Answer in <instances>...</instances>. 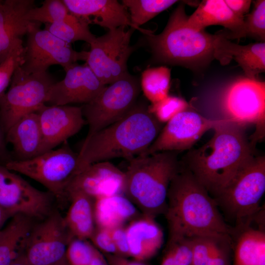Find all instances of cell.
<instances>
[{"label": "cell", "mask_w": 265, "mask_h": 265, "mask_svg": "<svg viewBox=\"0 0 265 265\" xmlns=\"http://www.w3.org/2000/svg\"><path fill=\"white\" fill-rule=\"evenodd\" d=\"M181 164L167 192L164 214L168 228L167 245L182 238L233 237L236 229L225 221L215 200L191 172Z\"/></svg>", "instance_id": "6da1fadb"}, {"label": "cell", "mask_w": 265, "mask_h": 265, "mask_svg": "<svg viewBox=\"0 0 265 265\" xmlns=\"http://www.w3.org/2000/svg\"><path fill=\"white\" fill-rule=\"evenodd\" d=\"M245 126L227 120L213 129V136L197 149H191L181 162L215 198L255 156V145Z\"/></svg>", "instance_id": "7a4b0ae2"}, {"label": "cell", "mask_w": 265, "mask_h": 265, "mask_svg": "<svg viewBox=\"0 0 265 265\" xmlns=\"http://www.w3.org/2000/svg\"><path fill=\"white\" fill-rule=\"evenodd\" d=\"M163 124L136 103L124 117L85 139L78 153V175L90 165L117 158L128 161L144 153L157 137Z\"/></svg>", "instance_id": "3957f363"}, {"label": "cell", "mask_w": 265, "mask_h": 265, "mask_svg": "<svg viewBox=\"0 0 265 265\" xmlns=\"http://www.w3.org/2000/svg\"><path fill=\"white\" fill-rule=\"evenodd\" d=\"M179 152L162 151L129 160L123 194L143 216L155 219L164 214L170 183L181 167Z\"/></svg>", "instance_id": "277c9868"}, {"label": "cell", "mask_w": 265, "mask_h": 265, "mask_svg": "<svg viewBox=\"0 0 265 265\" xmlns=\"http://www.w3.org/2000/svg\"><path fill=\"white\" fill-rule=\"evenodd\" d=\"M187 18L185 5L180 4L160 33H145L156 60L196 69L216 59L220 33L194 30L188 25Z\"/></svg>", "instance_id": "5b68a950"}, {"label": "cell", "mask_w": 265, "mask_h": 265, "mask_svg": "<svg viewBox=\"0 0 265 265\" xmlns=\"http://www.w3.org/2000/svg\"><path fill=\"white\" fill-rule=\"evenodd\" d=\"M265 191V156H255L230 184L213 198L236 221V228L249 225L261 212Z\"/></svg>", "instance_id": "8992f818"}, {"label": "cell", "mask_w": 265, "mask_h": 265, "mask_svg": "<svg viewBox=\"0 0 265 265\" xmlns=\"http://www.w3.org/2000/svg\"><path fill=\"white\" fill-rule=\"evenodd\" d=\"M78 154L66 141L58 149L48 151L26 160L13 159L4 166L39 183L56 200L63 203L68 201L67 188L78 175Z\"/></svg>", "instance_id": "52a82bcc"}, {"label": "cell", "mask_w": 265, "mask_h": 265, "mask_svg": "<svg viewBox=\"0 0 265 265\" xmlns=\"http://www.w3.org/2000/svg\"><path fill=\"white\" fill-rule=\"evenodd\" d=\"M55 82L47 72L28 74L20 66L16 69L9 88L0 95V120L5 133L22 117L45 104L48 91Z\"/></svg>", "instance_id": "ba28073f"}, {"label": "cell", "mask_w": 265, "mask_h": 265, "mask_svg": "<svg viewBox=\"0 0 265 265\" xmlns=\"http://www.w3.org/2000/svg\"><path fill=\"white\" fill-rule=\"evenodd\" d=\"M224 119L245 126L254 124V145L264 136L265 120V82L257 79L240 77L230 82L220 99Z\"/></svg>", "instance_id": "9c48e42d"}, {"label": "cell", "mask_w": 265, "mask_h": 265, "mask_svg": "<svg viewBox=\"0 0 265 265\" xmlns=\"http://www.w3.org/2000/svg\"><path fill=\"white\" fill-rule=\"evenodd\" d=\"M140 86L136 79L127 73L82 106L83 116L88 125L85 139L129 112L136 103Z\"/></svg>", "instance_id": "30bf717a"}, {"label": "cell", "mask_w": 265, "mask_h": 265, "mask_svg": "<svg viewBox=\"0 0 265 265\" xmlns=\"http://www.w3.org/2000/svg\"><path fill=\"white\" fill-rule=\"evenodd\" d=\"M22 64L20 66L26 73L47 72L54 65L61 66L66 71L78 61L86 60L88 52H78L68 43L47 29L41 30L35 23L27 33Z\"/></svg>", "instance_id": "8fae6325"}, {"label": "cell", "mask_w": 265, "mask_h": 265, "mask_svg": "<svg viewBox=\"0 0 265 265\" xmlns=\"http://www.w3.org/2000/svg\"><path fill=\"white\" fill-rule=\"evenodd\" d=\"M127 27L108 30L90 44L86 64L106 85L128 73L127 62L132 51L130 40L134 29Z\"/></svg>", "instance_id": "7c38bea8"}, {"label": "cell", "mask_w": 265, "mask_h": 265, "mask_svg": "<svg viewBox=\"0 0 265 265\" xmlns=\"http://www.w3.org/2000/svg\"><path fill=\"white\" fill-rule=\"evenodd\" d=\"M53 199L49 191L36 188L0 164V206L11 216L22 214L35 220L43 219L53 211Z\"/></svg>", "instance_id": "4fadbf2b"}, {"label": "cell", "mask_w": 265, "mask_h": 265, "mask_svg": "<svg viewBox=\"0 0 265 265\" xmlns=\"http://www.w3.org/2000/svg\"><path fill=\"white\" fill-rule=\"evenodd\" d=\"M39 221L31 230L25 256L29 265H56L65 258L74 237L57 210Z\"/></svg>", "instance_id": "5bb4252c"}, {"label": "cell", "mask_w": 265, "mask_h": 265, "mask_svg": "<svg viewBox=\"0 0 265 265\" xmlns=\"http://www.w3.org/2000/svg\"><path fill=\"white\" fill-rule=\"evenodd\" d=\"M226 120L208 119L188 109L182 111L166 123L151 145L140 155L189 150L207 131Z\"/></svg>", "instance_id": "9a60e30c"}, {"label": "cell", "mask_w": 265, "mask_h": 265, "mask_svg": "<svg viewBox=\"0 0 265 265\" xmlns=\"http://www.w3.org/2000/svg\"><path fill=\"white\" fill-rule=\"evenodd\" d=\"M85 64H75L67 71L64 78L50 87L45 104L64 106L72 103L86 104L106 86Z\"/></svg>", "instance_id": "2e32d148"}, {"label": "cell", "mask_w": 265, "mask_h": 265, "mask_svg": "<svg viewBox=\"0 0 265 265\" xmlns=\"http://www.w3.org/2000/svg\"><path fill=\"white\" fill-rule=\"evenodd\" d=\"M36 112L42 136V153L66 142L86 123L81 107L44 104Z\"/></svg>", "instance_id": "e0dca14e"}, {"label": "cell", "mask_w": 265, "mask_h": 265, "mask_svg": "<svg viewBox=\"0 0 265 265\" xmlns=\"http://www.w3.org/2000/svg\"><path fill=\"white\" fill-rule=\"evenodd\" d=\"M124 181V172L108 161H100L90 165L75 177L67 192L80 191L94 199L122 194Z\"/></svg>", "instance_id": "ac0fdd59"}, {"label": "cell", "mask_w": 265, "mask_h": 265, "mask_svg": "<svg viewBox=\"0 0 265 265\" xmlns=\"http://www.w3.org/2000/svg\"><path fill=\"white\" fill-rule=\"evenodd\" d=\"M34 3L33 0H0V63L16 41L35 24L25 18L28 10L34 7Z\"/></svg>", "instance_id": "d6986e66"}, {"label": "cell", "mask_w": 265, "mask_h": 265, "mask_svg": "<svg viewBox=\"0 0 265 265\" xmlns=\"http://www.w3.org/2000/svg\"><path fill=\"white\" fill-rule=\"evenodd\" d=\"M69 13L108 30L121 26L133 28L127 9L115 0H63Z\"/></svg>", "instance_id": "ffe728a7"}, {"label": "cell", "mask_w": 265, "mask_h": 265, "mask_svg": "<svg viewBox=\"0 0 265 265\" xmlns=\"http://www.w3.org/2000/svg\"><path fill=\"white\" fill-rule=\"evenodd\" d=\"M188 25L194 30H203L208 26H222L229 30L227 39L245 37L244 19L237 16L224 0H204L187 18Z\"/></svg>", "instance_id": "44dd1931"}, {"label": "cell", "mask_w": 265, "mask_h": 265, "mask_svg": "<svg viewBox=\"0 0 265 265\" xmlns=\"http://www.w3.org/2000/svg\"><path fill=\"white\" fill-rule=\"evenodd\" d=\"M125 228L130 257L136 261L151 258L163 244V233L155 219L141 216Z\"/></svg>", "instance_id": "7402d4cb"}, {"label": "cell", "mask_w": 265, "mask_h": 265, "mask_svg": "<svg viewBox=\"0 0 265 265\" xmlns=\"http://www.w3.org/2000/svg\"><path fill=\"white\" fill-rule=\"evenodd\" d=\"M216 59L226 64L231 58L242 69L246 77L257 79L265 70V43L260 42L240 45L234 43L220 32Z\"/></svg>", "instance_id": "603a6c76"}, {"label": "cell", "mask_w": 265, "mask_h": 265, "mask_svg": "<svg viewBox=\"0 0 265 265\" xmlns=\"http://www.w3.org/2000/svg\"><path fill=\"white\" fill-rule=\"evenodd\" d=\"M5 138L12 146L15 160H26L42 154V136L36 112L18 120L6 132Z\"/></svg>", "instance_id": "cb8c5ba5"}, {"label": "cell", "mask_w": 265, "mask_h": 265, "mask_svg": "<svg viewBox=\"0 0 265 265\" xmlns=\"http://www.w3.org/2000/svg\"><path fill=\"white\" fill-rule=\"evenodd\" d=\"M36 220L26 215L17 214L0 229V265H10L25 253Z\"/></svg>", "instance_id": "d4e9b609"}, {"label": "cell", "mask_w": 265, "mask_h": 265, "mask_svg": "<svg viewBox=\"0 0 265 265\" xmlns=\"http://www.w3.org/2000/svg\"><path fill=\"white\" fill-rule=\"evenodd\" d=\"M67 194L70 205L63 217L65 223L74 238L89 239L96 228L95 199L78 190H68Z\"/></svg>", "instance_id": "484cf974"}, {"label": "cell", "mask_w": 265, "mask_h": 265, "mask_svg": "<svg viewBox=\"0 0 265 265\" xmlns=\"http://www.w3.org/2000/svg\"><path fill=\"white\" fill-rule=\"evenodd\" d=\"M135 206L124 195L116 194L95 199L96 227L107 229L123 226L127 221L138 218Z\"/></svg>", "instance_id": "4316f807"}, {"label": "cell", "mask_w": 265, "mask_h": 265, "mask_svg": "<svg viewBox=\"0 0 265 265\" xmlns=\"http://www.w3.org/2000/svg\"><path fill=\"white\" fill-rule=\"evenodd\" d=\"M233 265H265V232L247 225L236 228Z\"/></svg>", "instance_id": "83f0119b"}, {"label": "cell", "mask_w": 265, "mask_h": 265, "mask_svg": "<svg viewBox=\"0 0 265 265\" xmlns=\"http://www.w3.org/2000/svg\"><path fill=\"white\" fill-rule=\"evenodd\" d=\"M233 238L230 236H212L190 238L193 255L192 265H230Z\"/></svg>", "instance_id": "f1b7e54d"}, {"label": "cell", "mask_w": 265, "mask_h": 265, "mask_svg": "<svg viewBox=\"0 0 265 265\" xmlns=\"http://www.w3.org/2000/svg\"><path fill=\"white\" fill-rule=\"evenodd\" d=\"M90 23V20L70 13L64 20L49 24L46 29L68 43L83 41L90 44L96 37L89 29Z\"/></svg>", "instance_id": "f546056e"}, {"label": "cell", "mask_w": 265, "mask_h": 265, "mask_svg": "<svg viewBox=\"0 0 265 265\" xmlns=\"http://www.w3.org/2000/svg\"><path fill=\"white\" fill-rule=\"evenodd\" d=\"M177 1L176 0H123L122 4L130 11L133 29L145 34L148 30L141 28L140 26Z\"/></svg>", "instance_id": "4dcf8cb0"}, {"label": "cell", "mask_w": 265, "mask_h": 265, "mask_svg": "<svg viewBox=\"0 0 265 265\" xmlns=\"http://www.w3.org/2000/svg\"><path fill=\"white\" fill-rule=\"evenodd\" d=\"M170 70L165 66L147 68L142 73L141 87L151 104L159 102L168 95Z\"/></svg>", "instance_id": "1f68e13d"}, {"label": "cell", "mask_w": 265, "mask_h": 265, "mask_svg": "<svg viewBox=\"0 0 265 265\" xmlns=\"http://www.w3.org/2000/svg\"><path fill=\"white\" fill-rule=\"evenodd\" d=\"M69 13L62 0H46L41 6L29 10L25 18L32 22L51 24L64 20Z\"/></svg>", "instance_id": "d6a6232c"}, {"label": "cell", "mask_w": 265, "mask_h": 265, "mask_svg": "<svg viewBox=\"0 0 265 265\" xmlns=\"http://www.w3.org/2000/svg\"><path fill=\"white\" fill-rule=\"evenodd\" d=\"M188 108L189 104L185 100L169 95L148 106L150 113L162 124L167 123L177 114Z\"/></svg>", "instance_id": "836d02e7"}, {"label": "cell", "mask_w": 265, "mask_h": 265, "mask_svg": "<svg viewBox=\"0 0 265 265\" xmlns=\"http://www.w3.org/2000/svg\"><path fill=\"white\" fill-rule=\"evenodd\" d=\"M24 50L21 38L18 39L6 57L0 63V95L9 84L15 71L22 64Z\"/></svg>", "instance_id": "e575fe53"}, {"label": "cell", "mask_w": 265, "mask_h": 265, "mask_svg": "<svg viewBox=\"0 0 265 265\" xmlns=\"http://www.w3.org/2000/svg\"><path fill=\"white\" fill-rule=\"evenodd\" d=\"M96 249L87 240L73 238L68 245L65 257L69 265H90Z\"/></svg>", "instance_id": "d590c367"}, {"label": "cell", "mask_w": 265, "mask_h": 265, "mask_svg": "<svg viewBox=\"0 0 265 265\" xmlns=\"http://www.w3.org/2000/svg\"><path fill=\"white\" fill-rule=\"evenodd\" d=\"M245 37L262 41L265 40V0L254 2L252 12L244 20Z\"/></svg>", "instance_id": "8d00e7d4"}, {"label": "cell", "mask_w": 265, "mask_h": 265, "mask_svg": "<svg viewBox=\"0 0 265 265\" xmlns=\"http://www.w3.org/2000/svg\"><path fill=\"white\" fill-rule=\"evenodd\" d=\"M169 245L174 248L175 265H192V247L190 238H180L166 246Z\"/></svg>", "instance_id": "74e56055"}, {"label": "cell", "mask_w": 265, "mask_h": 265, "mask_svg": "<svg viewBox=\"0 0 265 265\" xmlns=\"http://www.w3.org/2000/svg\"><path fill=\"white\" fill-rule=\"evenodd\" d=\"M94 247L104 253L117 255L110 230L96 227L90 239Z\"/></svg>", "instance_id": "f35d334b"}, {"label": "cell", "mask_w": 265, "mask_h": 265, "mask_svg": "<svg viewBox=\"0 0 265 265\" xmlns=\"http://www.w3.org/2000/svg\"><path fill=\"white\" fill-rule=\"evenodd\" d=\"M111 237L117 250V255L130 257L126 228L123 226L110 229Z\"/></svg>", "instance_id": "ab89813d"}, {"label": "cell", "mask_w": 265, "mask_h": 265, "mask_svg": "<svg viewBox=\"0 0 265 265\" xmlns=\"http://www.w3.org/2000/svg\"><path fill=\"white\" fill-rule=\"evenodd\" d=\"M225 3L230 9L238 17L243 19L250 7V0H225Z\"/></svg>", "instance_id": "60d3db41"}, {"label": "cell", "mask_w": 265, "mask_h": 265, "mask_svg": "<svg viewBox=\"0 0 265 265\" xmlns=\"http://www.w3.org/2000/svg\"><path fill=\"white\" fill-rule=\"evenodd\" d=\"M108 265H145L138 261H131L115 254L104 253Z\"/></svg>", "instance_id": "b9f144b4"}, {"label": "cell", "mask_w": 265, "mask_h": 265, "mask_svg": "<svg viewBox=\"0 0 265 265\" xmlns=\"http://www.w3.org/2000/svg\"><path fill=\"white\" fill-rule=\"evenodd\" d=\"M6 142L5 132L0 120V164L4 165L13 160L7 150Z\"/></svg>", "instance_id": "7bdbcfd3"}, {"label": "cell", "mask_w": 265, "mask_h": 265, "mask_svg": "<svg viewBox=\"0 0 265 265\" xmlns=\"http://www.w3.org/2000/svg\"><path fill=\"white\" fill-rule=\"evenodd\" d=\"M160 265H175L174 251L172 245L166 246Z\"/></svg>", "instance_id": "ee69618b"}, {"label": "cell", "mask_w": 265, "mask_h": 265, "mask_svg": "<svg viewBox=\"0 0 265 265\" xmlns=\"http://www.w3.org/2000/svg\"><path fill=\"white\" fill-rule=\"evenodd\" d=\"M90 265H108L103 255L97 249Z\"/></svg>", "instance_id": "f6af8a7d"}, {"label": "cell", "mask_w": 265, "mask_h": 265, "mask_svg": "<svg viewBox=\"0 0 265 265\" xmlns=\"http://www.w3.org/2000/svg\"><path fill=\"white\" fill-rule=\"evenodd\" d=\"M12 217L10 214L0 206V229L2 228L5 222Z\"/></svg>", "instance_id": "bcb514c9"}, {"label": "cell", "mask_w": 265, "mask_h": 265, "mask_svg": "<svg viewBox=\"0 0 265 265\" xmlns=\"http://www.w3.org/2000/svg\"><path fill=\"white\" fill-rule=\"evenodd\" d=\"M10 265H29L26 258L25 254L17 258Z\"/></svg>", "instance_id": "7dc6e473"}, {"label": "cell", "mask_w": 265, "mask_h": 265, "mask_svg": "<svg viewBox=\"0 0 265 265\" xmlns=\"http://www.w3.org/2000/svg\"><path fill=\"white\" fill-rule=\"evenodd\" d=\"M56 265H69L66 257L63 259L62 261H61L60 262H59L58 264H57Z\"/></svg>", "instance_id": "c3c4849f"}]
</instances>
